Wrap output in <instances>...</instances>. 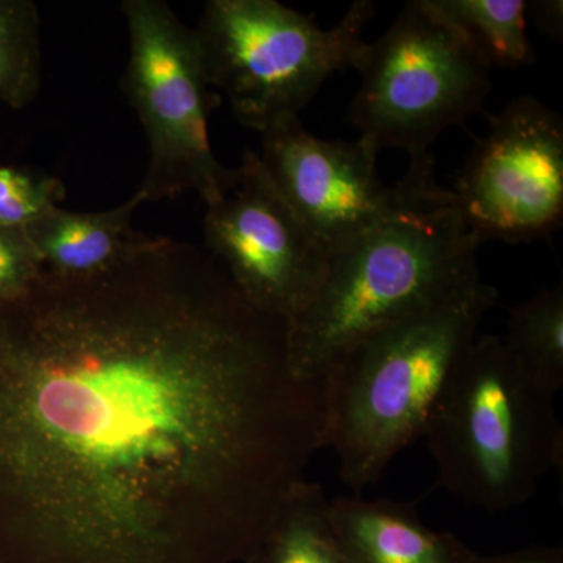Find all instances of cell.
I'll use <instances>...</instances> for the list:
<instances>
[{"label": "cell", "instance_id": "obj_7", "mask_svg": "<svg viewBox=\"0 0 563 563\" xmlns=\"http://www.w3.org/2000/svg\"><path fill=\"white\" fill-rule=\"evenodd\" d=\"M128 68L121 85L150 143L141 203L196 191L206 206L232 190L236 169L225 168L209 136L214 106L195 31L161 0H125Z\"/></svg>", "mask_w": 563, "mask_h": 563}, {"label": "cell", "instance_id": "obj_3", "mask_svg": "<svg viewBox=\"0 0 563 563\" xmlns=\"http://www.w3.org/2000/svg\"><path fill=\"white\" fill-rule=\"evenodd\" d=\"M479 240L454 196L385 222L331 252L320 287L288 322L291 366L322 379L355 343L420 312L481 276Z\"/></svg>", "mask_w": 563, "mask_h": 563}, {"label": "cell", "instance_id": "obj_14", "mask_svg": "<svg viewBox=\"0 0 563 563\" xmlns=\"http://www.w3.org/2000/svg\"><path fill=\"white\" fill-rule=\"evenodd\" d=\"M501 339L526 376L558 395L563 387V282L514 307Z\"/></svg>", "mask_w": 563, "mask_h": 563}, {"label": "cell", "instance_id": "obj_16", "mask_svg": "<svg viewBox=\"0 0 563 563\" xmlns=\"http://www.w3.org/2000/svg\"><path fill=\"white\" fill-rule=\"evenodd\" d=\"M41 88V18L32 0H0V102L31 106Z\"/></svg>", "mask_w": 563, "mask_h": 563}, {"label": "cell", "instance_id": "obj_1", "mask_svg": "<svg viewBox=\"0 0 563 563\" xmlns=\"http://www.w3.org/2000/svg\"><path fill=\"white\" fill-rule=\"evenodd\" d=\"M324 448V377L154 236L0 301V563H243Z\"/></svg>", "mask_w": 563, "mask_h": 563}, {"label": "cell", "instance_id": "obj_8", "mask_svg": "<svg viewBox=\"0 0 563 563\" xmlns=\"http://www.w3.org/2000/svg\"><path fill=\"white\" fill-rule=\"evenodd\" d=\"M379 151L362 139L324 140L299 118L262 133V165L328 254L385 222L450 198L435 179L431 154L410 158L395 185L377 176Z\"/></svg>", "mask_w": 563, "mask_h": 563}, {"label": "cell", "instance_id": "obj_20", "mask_svg": "<svg viewBox=\"0 0 563 563\" xmlns=\"http://www.w3.org/2000/svg\"><path fill=\"white\" fill-rule=\"evenodd\" d=\"M532 20L540 32L548 38L561 43L563 36V2L562 0H532L528 2Z\"/></svg>", "mask_w": 563, "mask_h": 563}, {"label": "cell", "instance_id": "obj_13", "mask_svg": "<svg viewBox=\"0 0 563 563\" xmlns=\"http://www.w3.org/2000/svg\"><path fill=\"white\" fill-rule=\"evenodd\" d=\"M321 484L302 481L282 503L268 531L243 563H344Z\"/></svg>", "mask_w": 563, "mask_h": 563}, {"label": "cell", "instance_id": "obj_2", "mask_svg": "<svg viewBox=\"0 0 563 563\" xmlns=\"http://www.w3.org/2000/svg\"><path fill=\"white\" fill-rule=\"evenodd\" d=\"M498 290L483 276L420 312L377 329L324 376V448L355 495L373 487L406 448L424 439Z\"/></svg>", "mask_w": 563, "mask_h": 563}, {"label": "cell", "instance_id": "obj_5", "mask_svg": "<svg viewBox=\"0 0 563 563\" xmlns=\"http://www.w3.org/2000/svg\"><path fill=\"white\" fill-rule=\"evenodd\" d=\"M373 16V2L357 0L321 29L276 0H210L195 33L210 87L240 124L263 133L299 118L333 74L358 69Z\"/></svg>", "mask_w": 563, "mask_h": 563}, {"label": "cell", "instance_id": "obj_10", "mask_svg": "<svg viewBox=\"0 0 563 563\" xmlns=\"http://www.w3.org/2000/svg\"><path fill=\"white\" fill-rule=\"evenodd\" d=\"M203 236L246 301L287 322L306 309L328 268V252L254 151L244 152L232 190L207 206Z\"/></svg>", "mask_w": 563, "mask_h": 563}, {"label": "cell", "instance_id": "obj_4", "mask_svg": "<svg viewBox=\"0 0 563 563\" xmlns=\"http://www.w3.org/2000/svg\"><path fill=\"white\" fill-rule=\"evenodd\" d=\"M554 398L501 336H476L426 429L439 484L487 512L531 501L544 474L562 465Z\"/></svg>", "mask_w": 563, "mask_h": 563}, {"label": "cell", "instance_id": "obj_17", "mask_svg": "<svg viewBox=\"0 0 563 563\" xmlns=\"http://www.w3.org/2000/svg\"><path fill=\"white\" fill-rule=\"evenodd\" d=\"M65 198L58 177L29 166L0 165V229L27 231Z\"/></svg>", "mask_w": 563, "mask_h": 563}, {"label": "cell", "instance_id": "obj_11", "mask_svg": "<svg viewBox=\"0 0 563 563\" xmlns=\"http://www.w3.org/2000/svg\"><path fill=\"white\" fill-rule=\"evenodd\" d=\"M328 517L344 563H472L477 555L455 533L426 526L417 501L339 496Z\"/></svg>", "mask_w": 563, "mask_h": 563}, {"label": "cell", "instance_id": "obj_15", "mask_svg": "<svg viewBox=\"0 0 563 563\" xmlns=\"http://www.w3.org/2000/svg\"><path fill=\"white\" fill-rule=\"evenodd\" d=\"M470 40L488 66L518 69L536 60L526 33V0H429Z\"/></svg>", "mask_w": 563, "mask_h": 563}, {"label": "cell", "instance_id": "obj_19", "mask_svg": "<svg viewBox=\"0 0 563 563\" xmlns=\"http://www.w3.org/2000/svg\"><path fill=\"white\" fill-rule=\"evenodd\" d=\"M472 563H563V548L551 544H531L509 553L481 555Z\"/></svg>", "mask_w": 563, "mask_h": 563}, {"label": "cell", "instance_id": "obj_12", "mask_svg": "<svg viewBox=\"0 0 563 563\" xmlns=\"http://www.w3.org/2000/svg\"><path fill=\"white\" fill-rule=\"evenodd\" d=\"M141 201H129L106 211H69L55 207L25 231L44 272L80 279L110 272L151 242L132 228Z\"/></svg>", "mask_w": 563, "mask_h": 563}, {"label": "cell", "instance_id": "obj_18", "mask_svg": "<svg viewBox=\"0 0 563 563\" xmlns=\"http://www.w3.org/2000/svg\"><path fill=\"white\" fill-rule=\"evenodd\" d=\"M43 274L27 233L0 229V301L24 295Z\"/></svg>", "mask_w": 563, "mask_h": 563}, {"label": "cell", "instance_id": "obj_9", "mask_svg": "<svg viewBox=\"0 0 563 563\" xmlns=\"http://www.w3.org/2000/svg\"><path fill=\"white\" fill-rule=\"evenodd\" d=\"M490 122L455 185V209L481 243L544 239L563 221L562 117L521 96Z\"/></svg>", "mask_w": 563, "mask_h": 563}, {"label": "cell", "instance_id": "obj_6", "mask_svg": "<svg viewBox=\"0 0 563 563\" xmlns=\"http://www.w3.org/2000/svg\"><path fill=\"white\" fill-rule=\"evenodd\" d=\"M490 69L429 0L407 2L385 35L366 47L350 121L377 151L422 157L446 129L484 110Z\"/></svg>", "mask_w": 563, "mask_h": 563}]
</instances>
